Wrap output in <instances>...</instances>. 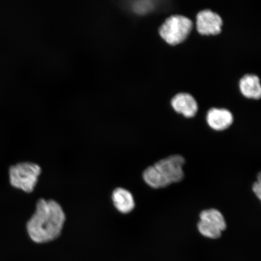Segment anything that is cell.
<instances>
[{"mask_svg":"<svg viewBox=\"0 0 261 261\" xmlns=\"http://www.w3.org/2000/svg\"><path fill=\"white\" fill-rule=\"evenodd\" d=\"M65 221V215L60 204L40 199L27 224L29 236L35 243L50 242L60 236Z\"/></svg>","mask_w":261,"mask_h":261,"instance_id":"cell-1","label":"cell"},{"mask_svg":"<svg viewBox=\"0 0 261 261\" xmlns=\"http://www.w3.org/2000/svg\"><path fill=\"white\" fill-rule=\"evenodd\" d=\"M193 22L184 15H175L166 19L159 29L160 35L168 44L176 45L187 39Z\"/></svg>","mask_w":261,"mask_h":261,"instance_id":"cell-2","label":"cell"},{"mask_svg":"<svg viewBox=\"0 0 261 261\" xmlns=\"http://www.w3.org/2000/svg\"><path fill=\"white\" fill-rule=\"evenodd\" d=\"M41 173L40 166L35 163H18L10 168V181L13 187L31 193L34 190Z\"/></svg>","mask_w":261,"mask_h":261,"instance_id":"cell-3","label":"cell"},{"mask_svg":"<svg viewBox=\"0 0 261 261\" xmlns=\"http://www.w3.org/2000/svg\"><path fill=\"white\" fill-rule=\"evenodd\" d=\"M226 227V220L219 211L210 208L201 212L198 229L203 237L210 239H218Z\"/></svg>","mask_w":261,"mask_h":261,"instance_id":"cell-4","label":"cell"},{"mask_svg":"<svg viewBox=\"0 0 261 261\" xmlns=\"http://www.w3.org/2000/svg\"><path fill=\"white\" fill-rule=\"evenodd\" d=\"M185 160L179 155H172L156 162L154 167L158 169L169 185L180 182L184 178V166Z\"/></svg>","mask_w":261,"mask_h":261,"instance_id":"cell-5","label":"cell"},{"mask_svg":"<svg viewBox=\"0 0 261 261\" xmlns=\"http://www.w3.org/2000/svg\"><path fill=\"white\" fill-rule=\"evenodd\" d=\"M223 24L221 16L211 10H204L199 12L197 15V30L201 35L219 34Z\"/></svg>","mask_w":261,"mask_h":261,"instance_id":"cell-6","label":"cell"},{"mask_svg":"<svg viewBox=\"0 0 261 261\" xmlns=\"http://www.w3.org/2000/svg\"><path fill=\"white\" fill-rule=\"evenodd\" d=\"M171 106L176 113L187 118L193 117L198 112V104L194 97L188 93H179L173 97Z\"/></svg>","mask_w":261,"mask_h":261,"instance_id":"cell-7","label":"cell"},{"mask_svg":"<svg viewBox=\"0 0 261 261\" xmlns=\"http://www.w3.org/2000/svg\"><path fill=\"white\" fill-rule=\"evenodd\" d=\"M206 119L208 125L218 132L229 128L233 122L232 114L226 109H211L207 113Z\"/></svg>","mask_w":261,"mask_h":261,"instance_id":"cell-8","label":"cell"},{"mask_svg":"<svg viewBox=\"0 0 261 261\" xmlns=\"http://www.w3.org/2000/svg\"><path fill=\"white\" fill-rule=\"evenodd\" d=\"M112 200L114 207L122 214H129L135 207V201L132 194L124 188H116L113 191Z\"/></svg>","mask_w":261,"mask_h":261,"instance_id":"cell-9","label":"cell"},{"mask_svg":"<svg viewBox=\"0 0 261 261\" xmlns=\"http://www.w3.org/2000/svg\"><path fill=\"white\" fill-rule=\"evenodd\" d=\"M240 89L243 95L249 99H259L261 97V86L259 77L248 74L240 81Z\"/></svg>","mask_w":261,"mask_h":261,"instance_id":"cell-10","label":"cell"},{"mask_svg":"<svg viewBox=\"0 0 261 261\" xmlns=\"http://www.w3.org/2000/svg\"><path fill=\"white\" fill-rule=\"evenodd\" d=\"M143 178L146 184L152 188H164L169 185L154 165L145 169L143 173Z\"/></svg>","mask_w":261,"mask_h":261,"instance_id":"cell-11","label":"cell"},{"mask_svg":"<svg viewBox=\"0 0 261 261\" xmlns=\"http://www.w3.org/2000/svg\"><path fill=\"white\" fill-rule=\"evenodd\" d=\"M252 190L254 194L256 195L257 198L260 200L261 198V182H260V173L258 175V178H257V181L254 182L252 187Z\"/></svg>","mask_w":261,"mask_h":261,"instance_id":"cell-12","label":"cell"}]
</instances>
